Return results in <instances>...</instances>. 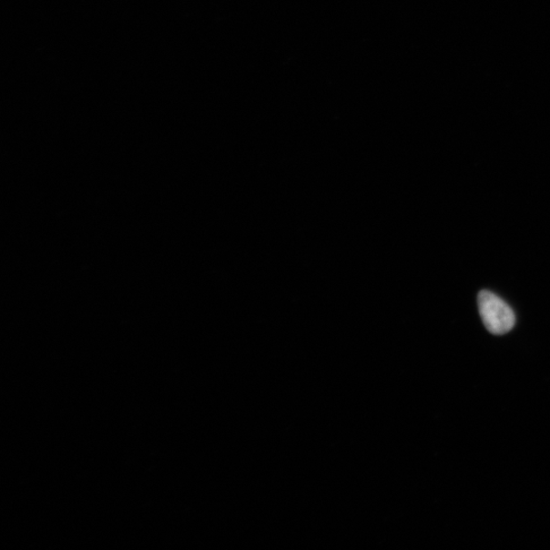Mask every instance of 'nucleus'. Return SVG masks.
Returning a JSON list of instances; mask_svg holds the SVG:
<instances>
[{"mask_svg": "<svg viewBox=\"0 0 550 550\" xmlns=\"http://www.w3.org/2000/svg\"><path fill=\"white\" fill-rule=\"evenodd\" d=\"M478 307L480 316L489 332L503 335L514 329L515 316L512 308L492 291H480Z\"/></svg>", "mask_w": 550, "mask_h": 550, "instance_id": "nucleus-1", "label": "nucleus"}]
</instances>
